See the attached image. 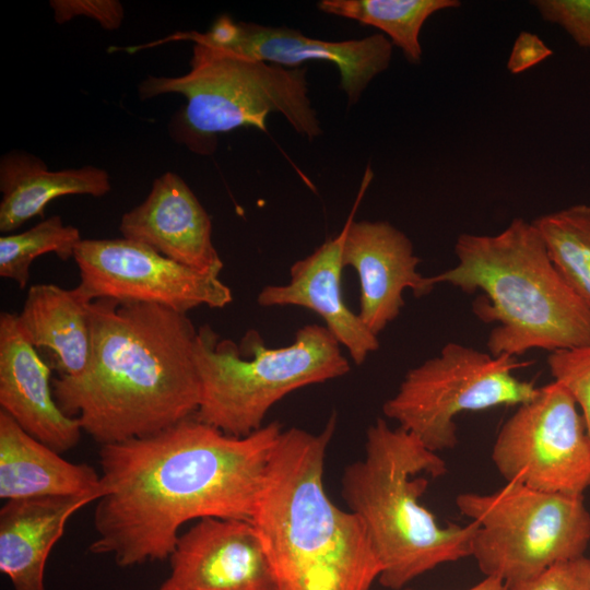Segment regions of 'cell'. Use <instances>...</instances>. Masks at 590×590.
Segmentation results:
<instances>
[{
  "instance_id": "6da1fadb",
  "label": "cell",
  "mask_w": 590,
  "mask_h": 590,
  "mask_svg": "<svg viewBox=\"0 0 590 590\" xmlns=\"http://www.w3.org/2000/svg\"><path fill=\"white\" fill-rule=\"evenodd\" d=\"M282 425L236 437L188 417L157 434L101 446L104 495L90 552L119 567L167 559L194 519L251 521Z\"/></svg>"
},
{
  "instance_id": "7a4b0ae2",
  "label": "cell",
  "mask_w": 590,
  "mask_h": 590,
  "mask_svg": "<svg viewBox=\"0 0 590 590\" xmlns=\"http://www.w3.org/2000/svg\"><path fill=\"white\" fill-rule=\"evenodd\" d=\"M85 370L52 379L60 410L101 446L157 434L196 414L197 330L187 316L145 303L90 305Z\"/></svg>"
},
{
  "instance_id": "3957f363",
  "label": "cell",
  "mask_w": 590,
  "mask_h": 590,
  "mask_svg": "<svg viewBox=\"0 0 590 590\" xmlns=\"http://www.w3.org/2000/svg\"><path fill=\"white\" fill-rule=\"evenodd\" d=\"M283 429L251 519L280 590H370L381 566L358 515L326 493L323 468L337 429Z\"/></svg>"
},
{
  "instance_id": "277c9868",
  "label": "cell",
  "mask_w": 590,
  "mask_h": 590,
  "mask_svg": "<svg viewBox=\"0 0 590 590\" xmlns=\"http://www.w3.org/2000/svg\"><path fill=\"white\" fill-rule=\"evenodd\" d=\"M455 255L457 264L433 281L479 293L473 312L495 324L486 342L492 355L590 343V310L555 268L533 222L516 217L496 235L462 233Z\"/></svg>"
},
{
  "instance_id": "5b68a950",
  "label": "cell",
  "mask_w": 590,
  "mask_h": 590,
  "mask_svg": "<svg viewBox=\"0 0 590 590\" xmlns=\"http://www.w3.org/2000/svg\"><path fill=\"white\" fill-rule=\"evenodd\" d=\"M364 457L342 475V496L363 520L378 556L384 587L398 590L446 563L471 556L476 524L441 526L421 502L446 461L413 434L378 417L366 430Z\"/></svg>"
},
{
  "instance_id": "8992f818",
  "label": "cell",
  "mask_w": 590,
  "mask_h": 590,
  "mask_svg": "<svg viewBox=\"0 0 590 590\" xmlns=\"http://www.w3.org/2000/svg\"><path fill=\"white\" fill-rule=\"evenodd\" d=\"M307 68H284L228 50L193 44L189 72L149 75L138 87L142 101L169 93L186 104L168 123L169 137L198 155H212L222 133L241 127L267 132L271 113L282 114L309 141L322 129L308 97Z\"/></svg>"
},
{
  "instance_id": "52a82bcc",
  "label": "cell",
  "mask_w": 590,
  "mask_h": 590,
  "mask_svg": "<svg viewBox=\"0 0 590 590\" xmlns=\"http://www.w3.org/2000/svg\"><path fill=\"white\" fill-rule=\"evenodd\" d=\"M194 363L200 382L197 420L243 437L260 429L270 409L287 394L346 375L349 359L320 324L299 328L291 344L268 347L258 331L239 343L210 324L198 328Z\"/></svg>"
},
{
  "instance_id": "ba28073f",
  "label": "cell",
  "mask_w": 590,
  "mask_h": 590,
  "mask_svg": "<svg viewBox=\"0 0 590 590\" xmlns=\"http://www.w3.org/2000/svg\"><path fill=\"white\" fill-rule=\"evenodd\" d=\"M456 505L476 524L471 556L479 569L508 590L557 563L583 556L590 542L583 496L507 482L489 494H459Z\"/></svg>"
},
{
  "instance_id": "9c48e42d",
  "label": "cell",
  "mask_w": 590,
  "mask_h": 590,
  "mask_svg": "<svg viewBox=\"0 0 590 590\" xmlns=\"http://www.w3.org/2000/svg\"><path fill=\"white\" fill-rule=\"evenodd\" d=\"M526 365L517 357L449 342L436 356L408 370L396 393L384 402L382 413L429 450L452 449L458 444L460 413L519 406L539 394L540 387L512 373Z\"/></svg>"
},
{
  "instance_id": "30bf717a",
  "label": "cell",
  "mask_w": 590,
  "mask_h": 590,
  "mask_svg": "<svg viewBox=\"0 0 590 590\" xmlns=\"http://www.w3.org/2000/svg\"><path fill=\"white\" fill-rule=\"evenodd\" d=\"M492 460L506 482L583 496L590 487V436L569 391L552 381L503 424Z\"/></svg>"
},
{
  "instance_id": "8fae6325",
  "label": "cell",
  "mask_w": 590,
  "mask_h": 590,
  "mask_svg": "<svg viewBox=\"0 0 590 590\" xmlns=\"http://www.w3.org/2000/svg\"><path fill=\"white\" fill-rule=\"evenodd\" d=\"M73 259L78 286L91 300L154 304L182 314L200 306L224 308L233 302L220 273L194 270L123 237L82 239Z\"/></svg>"
},
{
  "instance_id": "7c38bea8",
  "label": "cell",
  "mask_w": 590,
  "mask_h": 590,
  "mask_svg": "<svg viewBox=\"0 0 590 590\" xmlns=\"http://www.w3.org/2000/svg\"><path fill=\"white\" fill-rule=\"evenodd\" d=\"M167 40H191L291 69L309 60L332 62L349 105H355L373 79L389 67L393 50L392 43L380 33L331 42L286 26L235 21L226 14L220 15L205 33L179 32Z\"/></svg>"
},
{
  "instance_id": "4fadbf2b",
  "label": "cell",
  "mask_w": 590,
  "mask_h": 590,
  "mask_svg": "<svg viewBox=\"0 0 590 590\" xmlns=\"http://www.w3.org/2000/svg\"><path fill=\"white\" fill-rule=\"evenodd\" d=\"M367 168L353 209L345 222L342 261L351 267L359 281V311L366 327L376 335L394 321L404 306L403 294L415 297L435 288L432 276L417 271L421 259L414 253L411 239L386 221H355L354 216L371 179Z\"/></svg>"
},
{
  "instance_id": "5bb4252c",
  "label": "cell",
  "mask_w": 590,
  "mask_h": 590,
  "mask_svg": "<svg viewBox=\"0 0 590 590\" xmlns=\"http://www.w3.org/2000/svg\"><path fill=\"white\" fill-rule=\"evenodd\" d=\"M157 590H280L262 542L241 519L203 518L179 535Z\"/></svg>"
},
{
  "instance_id": "9a60e30c",
  "label": "cell",
  "mask_w": 590,
  "mask_h": 590,
  "mask_svg": "<svg viewBox=\"0 0 590 590\" xmlns=\"http://www.w3.org/2000/svg\"><path fill=\"white\" fill-rule=\"evenodd\" d=\"M123 238L199 271L224 268L212 240L211 219L185 180L173 172L157 177L143 202L119 224Z\"/></svg>"
},
{
  "instance_id": "2e32d148",
  "label": "cell",
  "mask_w": 590,
  "mask_h": 590,
  "mask_svg": "<svg viewBox=\"0 0 590 590\" xmlns=\"http://www.w3.org/2000/svg\"><path fill=\"white\" fill-rule=\"evenodd\" d=\"M49 366L22 333L17 314H0V410L48 447L66 452L83 433L58 406Z\"/></svg>"
},
{
  "instance_id": "e0dca14e",
  "label": "cell",
  "mask_w": 590,
  "mask_h": 590,
  "mask_svg": "<svg viewBox=\"0 0 590 590\" xmlns=\"http://www.w3.org/2000/svg\"><path fill=\"white\" fill-rule=\"evenodd\" d=\"M346 224L333 238L327 239L309 256L295 261L286 284L266 285L258 293L262 307L297 306L314 311L324 327L345 347L356 365L379 349L378 335L352 311L343 298L342 261Z\"/></svg>"
},
{
  "instance_id": "ac0fdd59",
  "label": "cell",
  "mask_w": 590,
  "mask_h": 590,
  "mask_svg": "<svg viewBox=\"0 0 590 590\" xmlns=\"http://www.w3.org/2000/svg\"><path fill=\"white\" fill-rule=\"evenodd\" d=\"M95 495L8 500L0 509V570L14 590H46L45 567L72 515Z\"/></svg>"
},
{
  "instance_id": "d6986e66",
  "label": "cell",
  "mask_w": 590,
  "mask_h": 590,
  "mask_svg": "<svg viewBox=\"0 0 590 590\" xmlns=\"http://www.w3.org/2000/svg\"><path fill=\"white\" fill-rule=\"evenodd\" d=\"M79 495L101 498V474L86 463L63 459L0 410V498Z\"/></svg>"
},
{
  "instance_id": "ffe728a7",
  "label": "cell",
  "mask_w": 590,
  "mask_h": 590,
  "mask_svg": "<svg viewBox=\"0 0 590 590\" xmlns=\"http://www.w3.org/2000/svg\"><path fill=\"white\" fill-rule=\"evenodd\" d=\"M111 189L109 174L83 166L50 170L32 153L13 150L0 158V232L9 234L42 215L52 200L71 194L101 198Z\"/></svg>"
},
{
  "instance_id": "44dd1931",
  "label": "cell",
  "mask_w": 590,
  "mask_h": 590,
  "mask_svg": "<svg viewBox=\"0 0 590 590\" xmlns=\"http://www.w3.org/2000/svg\"><path fill=\"white\" fill-rule=\"evenodd\" d=\"M92 302L79 286L34 284L17 314L22 333L36 349L52 352L60 376H80L87 366Z\"/></svg>"
},
{
  "instance_id": "7402d4cb",
  "label": "cell",
  "mask_w": 590,
  "mask_h": 590,
  "mask_svg": "<svg viewBox=\"0 0 590 590\" xmlns=\"http://www.w3.org/2000/svg\"><path fill=\"white\" fill-rule=\"evenodd\" d=\"M460 5L458 0H321L317 3L323 13L380 30L412 64L421 63L420 33L427 19Z\"/></svg>"
},
{
  "instance_id": "603a6c76",
  "label": "cell",
  "mask_w": 590,
  "mask_h": 590,
  "mask_svg": "<svg viewBox=\"0 0 590 590\" xmlns=\"http://www.w3.org/2000/svg\"><path fill=\"white\" fill-rule=\"evenodd\" d=\"M533 223L555 268L590 310V205H570Z\"/></svg>"
},
{
  "instance_id": "cb8c5ba5",
  "label": "cell",
  "mask_w": 590,
  "mask_h": 590,
  "mask_svg": "<svg viewBox=\"0 0 590 590\" xmlns=\"http://www.w3.org/2000/svg\"><path fill=\"white\" fill-rule=\"evenodd\" d=\"M81 240L80 231L64 224L59 215H52L25 232L3 235L0 237V276L14 281L23 290L36 258L55 253L67 261L73 258Z\"/></svg>"
},
{
  "instance_id": "d4e9b609",
  "label": "cell",
  "mask_w": 590,
  "mask_h": 590,
  "mask_svg": "<svg viewBox=\"0 0 590 590\" xmlns=\"http://www.w3.org/2000/svg\"><path fill=\"white\" fill-rule=\"evenodd\" d=\"M547 365L554 381L575 399L590 436V343L550 353Z\"/></svg>"
},
{
  "instance_id": "484cf974",
  "label": "cell",
  "mask_w": 590,
  "mask_h": 590,
  "mask_svg": "<svg viewBox=\"0 0 590 590\" xmlns=\"http://www.w3.org/2000/svg\"><path fill=\"white\" fill-rule=\"evenodd\" d=\"M541 17L559 25L582 48L590 49V0H534Z\"/></svg>"
},
{
  "instance_id": "4316f807",
  "label": "cell",
  "mask_w": 590,
  "mask_h": 590,
  "mask_svg": "<svg viewBox=\"0 0 590 590\" xmlns=\"http://www.w3.org/2000/svg\"><path fill=\"white\" fill-rule=\"evenodd\" d=\"M56 23L63 24L74 17L95 20L104 30H118L125 17V10L117 0H50Z\"/></svg>"
},
{
  "instance_id": "83f0119b",
  "label": "cell",
  "mask_w": 590,
  "mask_h": 590,
  "mask_svg": "<svg viewBox=\"0 0 590 590\" xmlns=\"http://www.w3.org/2000/svg\"><path fill=\"white\" fill-rule=\"evenodd\" d=\"M514 590H590V557L557 563Z\"/></svg>"
},
{
  "instance_id": "f1b7e54d",
  "label": "cell",
  "mask_w": 590,
  "mask_h": 590,
  "mask_svg": "<svg viewBox=\"0 0 590 590\" xmlns=\"http://www.w3.org/2000/svg\"><path fill=\"white\" fill-rule=\"evenodd\" d=\"M552 55L553 50L536 34L521 31L514 42L507 70L512 74H519Z\"/></svg>"
},
{
  "instance_id": "f546056e",
  "label": "cell",
  "mask_w": 590,
  "mask_h": 590,
  "mask_svg": "<svg viewBox=\"0 0 590 590\" xmlns=\"http://www.w3.org/2000/svg\"><path fill=\"white\" fill-rule=\"evenodd\" d=\"M404 590H414L406 588ZM465 590H508L502 580L494 577H484L480 582Z\"/></svg>"
}]
</instances>
